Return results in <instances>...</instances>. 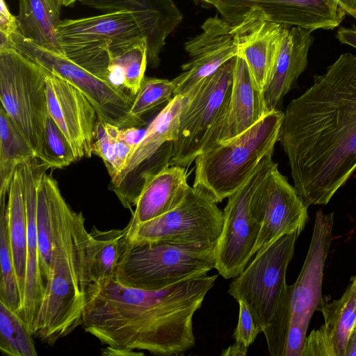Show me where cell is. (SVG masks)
Segmentation results:
<instances>
[{
  "instance_id": "1",
  "label": "cell",
  "mask_w": 356,
  "mask_h": 356,
  "mask_svg": "<svg viewBox=\"0 0 356 356\" xmlns=\"http://www.w3.org/2000/svg\"><path fill=\"white\" fill-rule=\"evenodd\" d=\"M278 141L305 204L325 205L356 170V56L342 54L287 106Z\"/></svg>"
},
{
  "instance_id": "2",
  "label": "cell",
  "mask_w": 356,
  "mask_h": 356,
  "mask_svg": "<svg viewBox=\"0 0 356 356\" xmlns=\"http://www.w3.org/2000/svg\"><path fill=\"white\" fill-rule=\"evenodd\" d=\"M217 277L204 273L159 290L127 286L113 278L86 306L81 325L106 346L183 355L195 344L193 318Z\"/></svg>"
},
{
  "instance_id": "3",
  "label": "cell",
  "mask_w": 356,
  "mask_h": 356,
  "mask_svg": "<svg viewBox=\"0 0 356 356\" xmlns=\"http://www.w3.org/2000/svg\"><path fill=\"white\" fill-rule=\"evenodd\" d=\"M99 290L91 273L90 236L85 218L64 200L33 337L53 345L70 334L81 325L84 309Z\"/></svg>"
},
{
  "instance_id": "4",
  "label": "cell",
  "mask_w": 356,
  "mask_h": 356,
  "mask_svg": "<svg viewBox=\"0 0 356 356\" xmlns=\"http://www.w3.org/2000/svg\"><path fill=\"white\" fill-rule=\"evenodd\" d=\"M283 117L281 110L270 111L236 137L204 149L194 161L193 186L205 189L218 203L236 192L273 153Z\"/></svg>"
},
{
  "instance_id": "5",
  "label": "cell",
  "mask_w": 356,
  "mask_h": 356,
  "mask_svg": "<svg viewBox=\"0 0 356 356\" xmlns=\"http://www.w3.org/2000/svg\"><path fill=\"white\" fill-rule=\"evenodd\" d=\"M216 247L128 240L113 278L132 288L162 289L216 268Z\"/></svg>"
},
{
  "instance_id": "6",
  "label": "cell",
  "mask_w": 356,
  "mask_h": 356,
  "mask_svg": "<svg viewBox=\"0 0 356 356\" xmlns=\"http://www.w3.org/2000/svg\"><path fill=\"white\" fill-rule=\"evenodd\" d=\"M50 72L13 47L0 48L1 107L42 161Z\"/></svg>"
},
{
  "instance_id": "7",
  "label": "cell",
  "mask_w": 356,
  "mask_h": 356,
  "mask_svg": "<svg viewBox=\"0 0 356 356\" xmlns=\"http://www.w3.org/2000/svg\"><path fill=\"white\" fill-rule=\"evenodd\" d=\"M300 234L285 235L256 254L229 284L228 293L237 302L246 304L262 332L292 291L293 284H286V274Z\"/></svg>"
},
{
  "instance_id": "8",
  "label": "cell",
  "mask_w": 356,
  "mask_h": 356,
  "mask_svg": "<svg viewBox=\"0 0 356 356\" xmlns=\"http://www.w3.org/2000/svg\"><path fill=\"white\" fill-rule=\"evenodd\" d=\"M235 61L236 56L186 95L189 99L179 117L170 165L188 168L223 120L230 100Z\"/></svg>"
},
{
  "instance_id": "9",
  "label": "cell",
  "mask_w": 356,
  "mask_h": 356,
  "mask_svg": "<svg viewBox=\"0 0 356 356\" xmlns=\"http://www.w3.org/2000/svg\"><path fill=\"white\" fill-rule=\"evenodd\" d=\"M211 193L189 186L172 210L136 226L130 241H163L192 246H216L223 226V211Z\"/></svg>"
},
{
  "instance_id": "10",
  "label": "cell",
  "mask_w": 356,
  "mask_h": 356,
  "mask_svg": "<svg viewBox=\"0 0 356 356\" xmlns=\"http://www.w3.org/2000/svg\"><path fill=\"white\" fill-rule=\"evenodd\" d=\"M9 47L79 89L92 104L100 120L120 128L138 126L129 115L134 97L122 88L101 79L60 51L29 41L19 31L13 35Z\"/></svg>"
},
{
  "instance_id": "11",
  "label": "cell",
  "mask_w": 356,
  "mask_h": 356,
  "mask_svg": "<svg viewBox=\"0 0 356 356\" xmlns=\"http://www.w3.org/2000/svg\"><path fill=\"white\" fill-rule=\"evenodd\" d=\"M272 155L267 154L247 181L227 197L223 226L216 247V269L226 280L241 274L255 255L259 226L252 216L250 204L254 190L277 165Z\"/></svg>"
},
{
  "instance_id": "12",
  "label": "cell",
  "mask_w": 356,
  "mask_h": 356,
  "mask_svg": "<svg viewBox=\"0 0 356 356\" xmlns=\"http://www.w3.org/2000/svg\"><path fill=\"white\" fill-rule=\"evenodd\" d=\"M250 208L259 226L254 254L285 235L300 234L308 218V207L277 164L254 190Z\"/></svg>"
},
{
  "instance_id": "13",
  "label": "cell",
  "mask_w": 356,
  "mask_h": 356,
  "mask_svg": "<svg viewBox=\"0 0 356 356\" xmlns=\"http://www.w3.org/2000/svg\"><path fill=\"white\" fill-rule=\"evenodd\" d=\"M212 6L232 26L251 8L271 22L313 31L332 30L346 15L334 0H213Z\"/></svg>"
},
{
  "instance_id": "14",
  "label": "cell",
  "mask_w": 356,
  "mask_h": 356,
  "mask_svg": "<svg viewBox=\"0 0 356 356\" xmlns=\"http://www.w3.org/2000/svg\"><path fill=\"white\" fill-rule=\"evenodd\" d=\"M47 96L49 115L67 139L75 161L91 157L99 118L89 99L53 72L47 78Z\"/></svg>"
},
{
  "instance_id": "15",
  "label": "cell",
  "mask_w": 356,
  "mask_h": 356,
  "mask_svg": "<svg viewBox=\"0 0 356 356\" xmlns=\"http://www.w3.org/2000/svg\"><path fill=\"white\" fill-rule=\"evenodd\" d=\"M201 28L200 33L184 44L190 60L181 65L182 72L172 79L174 96H186L238 55L232 25L223 18L209 17Z\"/></svg>"
},
{
  "instance_id": "16",
  "label": "cell",
  "mask_w": 356,
  "mask_h": 356,
  "mask_svg": "<svg viewBox=\"0 0 356 356\" xmlns=\"http://www.w3.org/2000/svg\"><path fill=\"white\" fill-rule=\"evenodd\" d=\"M334 213H316L312 236L300 273L293 284L291 323L308 328L321 301L323 269L332 242Z\"/></svg>"
},
{
  "instance_id": "17",
  "label": "cell",
  "mask_w": 356,
  "mask_h": 356,
  "mask_svg": "<svg viewBox=\"0 0 356 356\" xmlns=\"http://www.w3.org/2000/svg\"><path fill=\"white\" fill-rule=\"evenodd\" d=\"M285 26L268 20L257 8H251L232 26L238 55L245 61L262 92L271 74Z\"/></svg>"
},
{
  "instance_id": "18",
  "label": "cell",
  "mask_w": 356,
  "mask_h": 356,
  "mask_svg": "<svg viewBox=\"0 0 356 356\" xmlns=\"http://www.w3.org/2000/svg\"><path fill=\"white\" fill-rule=\"evenodd\" d=\"M57 35L61 53L144 38L134 14L127 10L60 20L57 26Z\"/></svg>"
},
{
  "instance_id": "19",
  "label": "cell",
  "mask_w": 356,
  "mask_h": 356,
  "mask_svg": "<svg viewBox=\"0 0 356 356\" xmlns=\"http://www.w3.org/2000/svg\"><path fill=\"white\" fill-rule=\"evenodd\" d=\"M26 213L27 263L25 289L20 316L33 334L34 323L42 301L45 282L42 277L37 233L38 186L41 174L47 168L38 163V159L19 165Z\"/></svg>"
},
{
  "instance_id": "20",
  "label": "cell",
  "mask_w": 356,
  "mask_h": 356,
  "mask_svg": "<svg viewBox=\"0 0 356 356\" xmlns=\"http://www.w3.org/2000/svg\"><path fill=\"white\" fill-rule=\"evenodd\" d=\"M88 7L106 11L132 13L147 44V60L153 67L168 36L181 22L183 15L172 0H79Z\"/></svg>"
},
{
  "instance_id": "21",
  "label": "cell",
  "mask_w": 356,
  "mask_h": 356,
  "mask_svg": "<svg viewBox=\"0 0 356 356\" xmlns=\"http://www.w3.org/2000/svg\"><path fill=\"white\" fill-rule=\"evenodd\" d=\"M268 113L269 111L263 92L257 86L244 59L237 55L227 111L223 120L210 136L203 150L241 134Z\"/></svg>"
},
{
  "instance_id": "22",
  "label": "cell",
  "mask_w": 356,
  "mask_h": 356,
  "mask_svg": "<svg viewBox=\"0 0 356 356\" xmlns=\"http://www.w3.org/2000/svg\"><path fill=\"white\" fill-rule=\"evenodd\" d=\"M313 31L286 25L269 79L264 89L269 112L280 110L285 95L305 70L314 42Z\"/></svg>"
},
{
  "instance_id": "23",
  "label": "cell",
  "mask_w": 356,
  "mask_h": 356,
  "mask_svg": "<svg viewBox=\"0 0 356 356\" xmlns=\"http://www.w3.org/2000/svg\"><path fill=\"white\" fill-rule=\"evenodd\" d=\"M189 186L186 168L169 165L148 175L126 226L129 234L136 226L175 209L184 199Z\"/></svg>"
},
{
  "instance_id": "24",
  "label": "cell",
  "mask_w": 356,
  "mask_h": 356,
  "mask_svg": "<svg viewBox=\"0 0 356 356\" xmlns=\"http://www.w3.org/2000/svg\"><path fill=\"white\" fill-rule=\"evenodd\" d=\"M189 96L176 95L164 106L145 130V134L132 150L120 171L111 178V189L118 187L143 163L149 159L166 142L177 137L179 117Z\"/></svg>"
},
{
  "instance_id": "25",
  "label": "cell",
  "mask_w": 356,
  "mask_h": 356,
  "mask_svg": "<svg viewBox=\"0 0 356 356\" xmlns=\"http://www.w3.org/2000/svg\"><path fill=\"white\" fill-rule=\"evenodd\" d=\"M60 9L56 0H19L17 20L20 35L40 47L60 52L57 26Z\"/></svg>"
},
{
  "instance_id": "26",
  "label": "cell",
  "mask_w": 356,
  "mask_h": 356,
  "mask_svg": "<svg viewBox=\"0 0 356 356\" xmlns=\"http://www.w3.org/2000/svg\"><path fill=\"white\" fill-rule=\"evenodd\" d=\"M108 51L111 81L134 97L144 80L148 63L145 38L139 37L112 43Z\"/></svg>"
},
{
  "instance_id": "27",
  "label": "cell",
  "mask_w": 356,
  "mask_h": 356,
  "mask_svg": "<svg viewBox=\"0 0 356 356\" xmlns=\"http://www.w3.org/2000/svg\"><path fill=\"white\" fill-rule=\"evenodd\" d=\"M64 200L56 180L44 171L38 186L37 233L40 268L44 282L49 275L56 225Z\"/></svg>"
},
{
  "instance_id": "28",
  "label": "cell",
  "mask_w": 356,
  "mask_h": 356,
  "mask_svg": "<svg viewBox=\"0 0 356 356\" xmlns=\"http://www.w3.org/2000/svg\"><path fill=\"white\" fill-rule=\"evenodd\" d=\"M10 249L19 289L23 299L27 263L26 213L19 165L11 179L7 200Z\"/></svg>"
},
{
  "instance_id": "29",
  "label": "cell",
  "mask_w": 356,
  "mask_h": 356,
  "mask_svg": "<svg viewBox=\"0 0 356 356\" xmlns=\"http://www.w3.org/2000/svg\"><path fill=\"white\" fill-rule=\"evenodd\" d=\"M127 227L102 231L95 226L89 232L91 273L99 289L115 277L127 245Z\"/></svg>"
},
{
  "instance_id": "30",
  "label": "cell",
  "mask_w": 356,
  "mask_h": 356,
  "mask_svg": "<svg viewBox=\"0 0 356 356\" xmlns=\"http://www.w3.org/2000/svg\"><path fill=\"white\" fill-rule=\"evenodd\" d=\"M35 158L33 147L1 106L0 195L8 193L16 168Z\"/></svg>"
},
{
  "instance_id": "31",
  "label": "cell",
  "mask_w": 356,
  "mask_h": 356,
  "mask_svg": "<svg viewBox=\"0 0 356 356\" xmlns=\"http://www.w3.org/2000/svg\"><path fill=\"white\" fill-rule=\"evenodd\" d=\"M321 307L324 324L333 337L336 355L344 356L356 323V289L350 284L339 300L322 303Z\"/></svg>"
},
{
  "instance_id": "32",
  "label": "cell",
  "mask_w": 356,
  "mask_h": 356,
  "mask_svg": "<svg viewBox=\"0 0 356 356\" xmlns=\"http://www.w3.org/2000/svg\"><path fill=\"white\" fill-rule=\"evenodd\" d=\"M33 335L20 315L0 300V350L10 356H36Z\"/></svg>"
},
{
  "instance_id": "33",
  "label": "cell",
  "mask_w": 356,
  "mask_h": 356,
  "mask_svg": "<svg viewBox=\"0 0 356 356\" xmlns=\"http://www.w3.org/2000/svg\"><path fill=\"white\" fill-rule=\"evenodd\" d=\"M8 195H0V300L19 314L22 299L10 249L8 220Z\"/></svg>"
},
{
  "instance_id": "34",
  "label": "cell",
  "mask_w": 356,
  "mask_h": 356,
  "mask_svg": "<svg viewBox=\"0 0 356 356\" xmlns=\"http://www.w3.org/2000/svg\"><path fill=\"white\" fill-rule=\"evenodd\" d=\"M175 86L172 80L146 77L140 87L129 110V115L138 126L145 124L143 116L174 97Z\"/></svg>"
},
{
  "instance_id": "35",
  "label": "cell",
  "mask_w": 356,
  "mask_h": 356,
  "mask_svg": "<svg viewBox=\"0 0 356 356\" xmlns=\"http://www.w3.org/2000/svg\"><path fill=\"white\" fill-rule=\"evenodd\" d=\"M76 161L67 139L49 115L45 127L42 163L47 168H63Z\"/></svg>"
},
{
  "instance_id": "36",
  "label": "cell",
  "mask_w": 356,
  "mask_h": 356,
  "mask_svg": "<svg viewBox=\"0 0 356 356\" xmlns=\"http://www.w3.org/2000/svg\"><path fill=\"white\" fill-rule=\"evenodd\" d=\"M115 139L106 131L104 122L98 119L92 151L93 154L103 160L111 178L118 171L115 157Z\"/></svg>"
},
{
  "instance_id": "37",
  "label": "cell",
  "mask_w": 356,
  "mask_h": 356,
  "mask_svg": "<svg viewBox=\"0 0 356 356\" xmlns=\"http://www.w3.org/2000/svg\"><path fill=\"white\" fill-rule=\"evenodd\" d=\"M302 356H337L332 333L325 324L306 337Z\"/></svg>"
},
{
  "instance_id": "38",
  "label": "cell",
  "mask_w": 356,
  "mask_h": 356,
  "mask_svg": "<svg viewBox=\"0 0 356 356\" xmlns=\"http://www.w3.org/2000/svg\"><path fill=\"white\" fill-rule=\"evenodd\" d=\"M238 302L239 305L238 321L234 331L233 337L236 342L249 347L254 342L257 335L262 332L246 304L242 300Z\"/></svg>"
},
{
  "instance_id": "39",
  "label": "cell",
  "mask_w": 356,
  "mask_h": 356,
  "mask_svg": "<svg viewBox=\"0 0 356 356\" xmlns=\"http://www.w3.org/2000/svg\"><path fill=\"white\" fill-rule=\"evenodd\" d=\"M0 1V48L9 47L13 35L19 31L17 16L10 13L5 0Z\"/></svg>"
},
{
  "instance_id": "40",
  "label": "cell",
  "mask_w": 356,
  "mask_h": 356,
  "mask_svg": "<svg viewBox=\"0 0 356 356\" xmlns=\"http://www.w3.org/2000/svg\"><path fill=\"white\" fill-rule=\"evenodd\" d=\"M307 331L300 325L290 324L284 356H302Z\"/></svg>"
},
{
  "instance_id": "41",
  "label": "cell",
  "mask_w": 356,
  "mask_h": 356,
  "mask_svg": "<svg viewBox=\"0 0 356 356\" xmlns=\"http://www.w3.org/2000/svg\"><path fill=\"white\" fill-rule=\"evenodd\" d=\"M337 39L341 43L356 49V26L340 27L336 34Z\"/></svg>"
},
{
  "instance_id": "42",
  "label": "cell",
  "mask_w": 356,
  "mask_h": 356,
  "mask_svg": "<svg viewBox=\"0 0 356 356\" xmlns=\"http://www.w3.org/2000/svg\"><path fill=\"white\" fill-rule=\"evenodd\" d=\"M248 347L245 345L234 342L226 349L223 350L221 355L223 356H245L248 353Z\"/></svg>"
},
{
  "instance_id": "43",
  "label": "cell",
  "mask_w": 356,
  "mask_h": 356,
  "mask_svg": "<svg viewBox=\"0 0 356 356\" xmlns=\"http://www.w3.org/2000/svg\"><path fill=\"white\" fill-rule=\"evenodd\" d=\"M102 354L108 356H129V355H143V353L139 351H131L127 350L117 349L109 346H106L105 348L102 350Z\"/></svg>"
},
{
  "instance_id": "44",
  "label": "cell",
  "mask_w": 356,
  "mask_h": 356,
  "mask_svg": "<svg viewBox=\"0 0 356 356\" xmlns=\"http://www.w3.org/2000/svg\"><path fill=\"white\" fill-rule=\"evenodd\" d=\"M346 13L356 19V0H334Z\"/></svg>"
},
{
  "instance_id": "45",
  "label": "cell",
  "mask_w": 356,
  "mask_h": 356,
  "mask_svg": "<svg viewBox=\"0 0 356 356\" xmlns=\"http://www.w3.org/2000/svg\"><path fill=\"white\" fill-rule=\"evenodd\" d=\"M79 0H63V6L68 7L74 5L76 1Z\"/></svg>"
},
{
  "instance_id": "46",
  "label": "cell",
  "mask_w": 356,
  "mask_h": 356,
  "mask_svg": "<svg viewBox=\"0 0 356 356\" xmlns=\"http://www.w3.org/2000/svg\"><path fill=\"white\" fill-rule=\"evenodd\" d=\"M197 1L201 2V3H205V4H207V5L212 6L213 0H197Z\"/></svg>"
},
{
  "instance_id": "47",
  "label": "cell",
  "mask_w": 356,
  "mask_h": 356,
  "mask_svg": "<svg viewBox=\"0 0 356 356\" xmlns=\"http://www.w3.org/2000/svg\"><path fill=\"white\" fill-rule=\"evenodd\" d=\"M350 285L356 289V275L352 278Z\"/></svg>"
},
{
  "instance_id": "48",
  "label": "cell",
  "mask_w": 356,
  "mask_h": 356,
  "mask_svg": "<svg viewBox=\"0 0 356 356\" xmlns=\"http://www.w3.org/2000/svg\"><path fill=\"white\" fill-rule=\"evenodd\" d=\"M56 1L62 7L63 6V0H56Z\"/></svg>"
},
{
  "instance_id": "49",
  "label": "cell",
  "mask_w": 356,
  "mask_h": 356,
  "mask_svg": "<svg viewBox=\"0 0 356 356\" xmlns=\"http://www.w3.org/2000/svg\"><path fill=\"white\" fill-rule=\"evenodd\" d=\"M353 331H356V323H355V328H354Z\"/></svg>"
}]
</instances>
